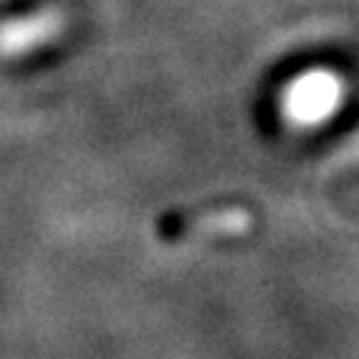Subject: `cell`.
Here are the masks:
<instances>
[{
	"instance_id": "1",
	"label": "cell",
	"mask_w": 359,
	"mask_h": 359,
	"mask_svg": "<svg viewBox=\"0 0 359 359\" xmlns=\"http://www.w3.org/2000/svg\"><path fill=\"white\" fill-rule=\"evenodd\" d=\"M339 100H342L339 79L328 71H311L292 85V91L286 97V108L294 122L320 125L325 122V116L337 111Z\"/></svg>"
}]
</instances>
